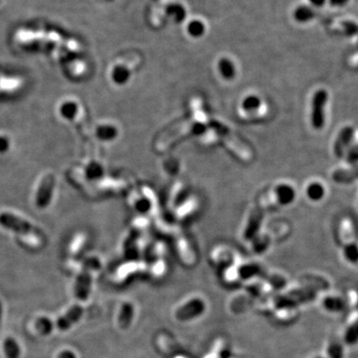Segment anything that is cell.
Here are the masks:
<instances>
[{"label":"cell","mask_w":358,"mask_h":358,"mask_svg":"<svg viewBox=\"0 0 358 358\" xmlns=\"http://www.w3.org/2000/svg\"><path fill=\"white\" fill-rule=\"evenodd\" d=\"M2 314H3V306H2V302L0 301V323H1V319H2Z\"/></svg>","instance_id":"28"},{"label":"cell","mask_w":358,"mask_h":358,"mask_svg":"<svg viewBox=\"0 0 358 358\" xmlns=\"http://www.w3.org/2000/svg\"><path fill=\"white\" fill-rule=\"evenodd\" d=\"M344 342L348 345H354L358 342V319L348 326L344 334Z\"/></svg>","instance_id":"13"},{"label":"cell","mask_w":358,"mask_h":358,"mask_svg":"<svg viewBox=\"0 0 358 358\" xmlns=\"http://www.w3.org/2000/svg\"><path fill=\"white\" fill-rule=\"evenodd\" d=\"M57 358H77V356L71 350H64L59 353Z\"/></svg>","instance_id":"25"},{"label":"cell","mask_w":358,"mask_h":358,"mask_svg":"<svg viewBox=\"0 0 358 358\" xmlns=\"http://www.w3.org/2000/svg\"><path fill=\"white\" fill-rule=\"evenodd\" d=\"M306 194L309 199H311L313 201H318L324 195V188L319 183H312L307 187Z\"/></svg>","instance_id":"14"},{"label":"cell","mask_w":358,"mask_h":358,"mask_svg":"<svg viewBox=\"0 0 358 358\" xmlns=\"http://www.w3.org/2000/svg\"><path fill=\"white\" fill-rule=\"evenodd\" d=\"M315 358H323V357H315Z\"/></svg>","instance_id":"31"},{"label":"cell","mask_w":358,"mask_h":358,"mask_svg":"<svg viewBox=\"0 0 358 358\" xmlns=\"http://www.w3.org/2000/svg\"><path fill=\"white\" fill-rule=\"evenodd\" d=\"M332 179L341 184H348L358 180V164L350 169H338L333 172Z\"/></svg>","instance_id":"7"},{"label":"cell","mask_w":358,"mask_h":358,"mask_svg":"<svg viewBox=\"0 0 358 358\" xmlns=\"http://www.w3.org/2000/svg\"><path fill=\"white\" fill-rule=\"evenodd\" d=\"M35 327L37 331L42 335H49L54 328L53 321L46 316L39 317L35 323Z\"/></svg>","instance_id":"12"},{"label":"cell","mask_w":358,"mask_h":358,"mask_svg":"<svg viewBox=\"0 0 358 358\" xmlns=\"http://www.w3.org/2000/svg\"><path fill=\"white\" fill-rule=\"evenodd\" d=\"M353 138H354L353 128L346 127L340 131L333 146L334 154L336 155V157L340 158L345 154L346 150L349 148L350 144L353 141Z\"/></svg>","instance_id":"6"},{"label":"cell","mask_w":358,"mask_h":358,"mask_svg":"<svg viewBox=\"0 0 358 358\" xmlns=\"http://www.w3.org/2000/svg\"><path fill=\"white\" fill-rule=\"evenodd\" d=\"M3 350L6 358H20L21 349L13 337H6L3 341Z\"/></svg>","instance_id":"10"},{"label":"cell","mask_w":358,"mask_h":358,"mask_svg":"<svg viewBox=\"0 0 358 358\" xmlns=\"http://www.w3.org/2000/svg\"><path fill=\"white\" fill-rule=\"evenodd\" d=\"M328 95L324 90L315 92L311 104V125L315 130H321L324 126V107L327 103Z\"/></svg>","instance_id":"3"},{"label":"cell","mask_w":358,"mask_h":358,"mask_svg":"<svg viewBox=\"0 0 358 358\" xmlns=\"http://www.w3.org/2000/svg\"><path fill=\"white\" fill-rule=\"evenodd\" d=\"M259 267L256 265H244L241 268L238 269V273H239V278H252L254 276H257L259 274Z\"/></svg>","instance_id":"18"},{"label":"cell","mask_w":358,"mask_h":358,"mask_svg":"<svg viewBox=\"0 0 358 358\" xmlns=\"http://www.w3.org/2000/svg\"><path fill=\"white\" fill-rule=\"evenodd\" d=\"M200 24V23H199ZM198 23H196V25H191L190 26V29H189V32L190 34L194 35V36H199L202 34V27L201 25H199Z\"/></svg>","instance_id":"24"},{"label":"cell","mask_w":358,"mask_h":358,"mask_svg":"<svg viewBox=\"0 0 358 358\" xmlns=\"http://www.w3.org/2000/svg\"><path fill=\"white\" fill-rule=\"evenodd\" d=\"M344 258L351 264H358V246L354 243L347 244L343 249Z\"/></svg>","instance_id":"15"},{"label":"cell","mask_w":358,"mask_h":358,"mask_svg":"<svg viewBox=\"0 0 358 358\" xmlns=\"http://www.w3.org/2000/svg\"><path fill=\"white\" fill-rule=\"evenodd\" d=\"M205 302L199 297H193L182 303L175 311V317L180 321H188L200 316L205 311Z\"/></svg>","instance_id":"2"},{"label":"cell","mask_w":358,"mask_h":358,"mask_svg":"<svg viewBox=\"0 0 358 358\" xmlns=\"http://www.w3.org/2000/svg\"><path fill=\"white\" fill-rule=\"evenodd\" d=\"M135 315L134 305L130 302H126L122 305L120 314H119V325L123 329L130 327Z\"/></svg>","instance_id":"8"},{"label":"cell","mask_w":358,"mask_h":358,"mask_svg":"<svg viewBox=\"0 0 358 358\" xmlns=\"http://www.w3.org/2000/svg\"><path fill=\"white\" fill-rule=\"evenodd\" d=\"M343 33L348 37L358 36V24L351 20H344L341 22Z\"/></svg>","instance_id":"19"},{"label":"cell","mask_w":358,"mask_h":358,"mask_svg":"<svg viewBox=\"0 0 358 358\" xmlns=\"http://www.w3.org/2000/svg\"><path fill=\"white\" fill-rule=\"evenodd\" d=\"M346 162L348 164L357 165L358 164V143L351 145L346 151Z\"/></svg>","instance_id":"22"},{"label":"cell","mask_w":358,"mask_h":358,"mask_svg":"<svg viewBox=\"0 0 358 358\" xmlns=\"http://www.w3.org/2000/svg\"><path fill=\"white\" fill-rule=\"evenodd\" d=\"M294 196L295 193L293 189L288 185H280L276 189V197L281 204L286 205L291 203L294 199Z\"/></svg>","instance_id":"11"},{"label":"cell","mask_w":358,"mask_h":358,"mask_svg":"<svg viewBox=\"0 0 358 358\" xmlns=\"http://www.w3.org/2000/svg\"><path fill=\"white\" fill-rule=\"evenodd\" d=\"M261 106V101L258 97L250 96L246 98L243 102V109L246 112H253L256 111Z\"/></svg>","instance_id":"20"},{"label":"cell","mask_w":358,"mask_h":358,"mask_svg":"<svg viewBox=\"0 0 358 358\" xmlns=\"http://www.w3.org/2000/svg\"><path fill=\"white\" fill-rule=\"evenodd\" d=\"M44 185L41 189V193L39 195V198L41 200H45V198H47V195L46 194H49L51 192V188H52V185H53V181L51 178H47L44 182ZM39 199V200H40Z\"/></svg>","instance_id":"23"},{"label":"cell","mask_w":358,"mask_h":358,"mask_svg":"<svg viewBox=\"0 0 358 358\" xmlns=\"http://www.w3.org/2000/svg\"><path fill=\"white\" fill-rule=\"evenodd\" d=\"M207 358H218V356H217V354L215 353L214 351L213 353H211V354H210V355H209V356H208V357Z\"/></svg>","instance_id":"29"},{"label":"cell","mask_w":358,"mask_h":358,"mask_svg":"<svg viewBox=\"0 0 358 358\" xmlns=\"http://www.w3.org/2000/svg\"><path fill=\"white\" fill-rule=\"evenodd\" d=\"M0 225L20 235L31 237L34 239L39 238V233L37 232V230L34 229L33 226L28 224V222L16 216H13L10 213H3L0 215Z\"/></svg>","instance_id":"1"},{"label":"cell","mask_w":358,"mask_h":358,"mask_svg":"<svg viewBox=\"0 0 358 358\" xmlns=\"http://www.w3.org/2000/svg\"><path fill=\"white\" fill-rule=\"evenodd\" d=\"M309 3H311L313 6H316V7H320L322 5L325 4L326 0H308Z\"/></svg>","instance_id":"27"},{"label":"cell","mask_w":358,"mask_h":358,"mask_svg":"<svg viewBox=\"0 0 358 358\" xmlns=\"http://www.w3.org/2000/svg\"><path fill=\"white\" fill-rule=\"evenodd\" d=\"M219 70L225 79H232L235 76V68L227 59H221L219 62Z\"/></svg>","instance_id":"17"},{"label":"cell","mask_w":358,"mask_h":358,"mask_svg":"<svg viewBox=\"0 0 358 358\" xmlns=\"http://www.w3.org/2000/svg\"><path fill=\"white\" fill-rule=\"evenodd\" d=\"M349 0H329L330 4L332 6H343L345 5Z\"/></svg>","instance_id":"26"},{"label":"cell","mask_w":358,"mask_h":358,"mask_svg":"<svg viewBox=\"0 0 358 358\" xmlns=\"http://www.w3.org/2000/svg\"><path fill=\"white\" fill-rule=\"evenodd\" d=\"M92 288V275L91 271L85 267H83L82 271L77 277L75 283V295L80 300H86L91 292Z\"/></svg>","instance_id":"4"},{"label":"cell","mask_w":358,"mask_h":358,"mask_svg":"<svg viewBox=\"0 0 358 358\" xmlns=\"http://www.w3.org/2000/svg\"><path fill=\"white\" fill-rule=\"evenodd\" d=\"M323 307L330 312H342L346 308V302L338 296H326L322 300Z\"/></svg>","instance_id":"9"},{"label":"cell","mask_w":358,"mask_h":358,"mask_svg":"<svg viewBox=\"0 0 358 358\" xmlns=\"http://www.w3.org/2000/svg\"><path fill=\"white\" fill-rule=\"evenodd\" d=\"M83 313H84V309L81 305L79 304L73 305L65 314H63L58 318L57 327L62 331H66L70 329L75 323H77L81 319Z\"/></svg>","instance_id":"5"},{"label":"cell","mask_w":358,"mask_h":358,"mask_svg":"<svg viewBox=\"0 0 358 358\" xmlns=\"http://www.w3.org/2000/svg\"><path fill=\"white\" fill-rule=\"evenodd\" d=\"M327 354L329 358H343L344 351L343 347L338 342H331L327 348Z\"/></svg>","instance_id":"21"},{"label":"cell","mask_w":358,"mask_h":358,"mask_svg":"<svg viewBox=\"0 0 358 358\" xmlns=\"http://www.w3.org/2000/svg\"><path fill=\"white\" fill-rule=\"evenodd\" d=\"M314 17V12L311 7L300 6L295 12V18L299 22H306Z\"/></svg>","instance_id":"16"},{"label":"cell","mask_w":358,"mask_h":358,"mask_svg":"<svg viewBox=\"0 0 358 358\" xmlns=\"http://www.w3.org/2000/svg\"><path fill=\"white\" fill-rule=\"evenodd\" d=\"M173 358H186L184 357V356H182V355H176V356H174Z\"/></svg>","instance_id":"30"},{"label":"cell","mask_w":358,"mask_h":358,"mask_svg":"<svg viewBox=\"0 0 358 358\" xmlns=\"http://www.w3.org/2000/svg\"><path fill=\"white\" fill-rule=\"evenodd\" d=\"M357 44H358V42H357Z\"/></svg>","instance_id":"32"}]
</instances>
